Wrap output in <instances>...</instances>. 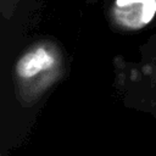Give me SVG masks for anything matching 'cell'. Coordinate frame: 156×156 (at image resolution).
<instances>
[{"mask_svg": "<svg viewBox=\"0 0 156 156\" xmlns=\"http://www.w3.org/2000/svg\"><path fill=\"white\" fill-rule=\"evenodd\" d=\"M69 71V57L58 39L39 35L20 49L11 61L10 83L17 98L33 102L61 83Z\"/></svg>", "mask_w": 156, "mask_h": 156, "instance_id": "cell-1", "label": "cell"}, {"mask_svg": "<svg viewBox=\"0 0 156 156\" xmlns=\"http://www.w3.org/2000/svg\"><path fill=\"white\" fill-rule=\"evenodd\" d=\"M113 84L129 100L156 105V33L138 48V58H112Z\"/></svg>", "mask_w": 156, "mask_h": 156, "instance_id": "cell-2", "label": "cell"}, {"mask_svg": "<svg viewBox=\"0 0 156 156\" xmlns=\"http://www.w3.org/2000/svg\"><path fill=\"white\" fill-rule=\"evenodd\" d=\"M106 20L116 32H138L147 27L156 16V0H108Z\"/></svg>", "mask_w": 156, "mask_h": 156, "instance_id": "cell-3", "label": "cell"}, {"mask_svg": "<svg viewBox=\"0 0 156 156\" xmlns=\"http://www.w3.org/2000/svg\"><path fill=\"white\" fill-rule=\"evenodd\" d=\"M40 11L39 0H0V15L2 21V34L9 30L10 45L21 39L27 26H30L34 16Z\"/></svg>", "mask_w": 156, "mask_h": 156, "instance_id": "cell-4", "label": "cell"}, {"mask_svg": "<svg viewBox=\"0 0 156 156\" xmlns=\"http://www.w3.org/2000/svg\"><path fill=\"white\" fill-rule=\"evenodd\" d=\"M85 1H88V2H98V1H108V0H85Z\"/></svg>", "mask_w": 156, "mask_h": 156, "instance_id": "cell-5", "label": "cell"}]
</instances>
